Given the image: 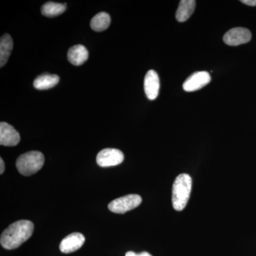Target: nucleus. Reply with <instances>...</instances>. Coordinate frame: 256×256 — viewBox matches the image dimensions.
Segmentation results:
<instances>
[{"mask_svg":"<svg viewBox=\"0 0 256 256\" xmlns=\"http://www.w3.org/2000/svg\"><path fill=\"white\" fill-rule=\"evenodd\" d=\"M34 228V224L28 220H20L12 224L2 234V246L8 250L18 248L32 236Z\"/></svg>","mask_w":256,"mask_h":256,"instance_id":"obj_1","label":"nucleus"},{"mask_svg":"<svg viewBox=\"0 0 256 256\" xmlns=\"http://www.w3.org/2000/svg\"><path fill=\"white\" fill-rule=\"evenodd\" d=\"M192 180L188 174L178 175L172 186V205L175 210H182L188 204L191 194Z\"/></svg>","mask_w":256,"mask_h":256,"instance_id":"obj_2","label":"nucleus"},{"mask_svg":"<svg viewBox=\"0 0 256 256\" xmlns=\"http://www.w3.org/2000/svg\"><path fill=\"white\" fill-rule=\"evenodd\" d=\"M44 156L38 151H30L22 154L16 161L18 172L24 176H31L42 169Z\"/></svg>","mask_w":256,"mask_h":256,"instance_id":"obj_3","label":"nucleus"},{"mask_svg":"<svg viewBox=\"0 0 256 256\" xmlns=\"http://www.w3.org/2000/svg\"><path fill=\"white\" fill-rule=\"evenodd\" d=\"M142 202V198L138 194H129L116 198L108 204L110 212L116 214H124L136 208Z\"/></svg>","mask_w":256,"mask_h":256,"instance_id":"obj_4","label":"nucleus"},{"mask_svg":"<svg viewBox=\"0 0 256 256\" xmlns=\"http://www.w3.org/2000/svg\"><path fill=\"white\" fill-rule=\"evenodd\" d=\"M124 160V154L120 150L114 148H106L99 152L96 156V162L102 168L116 166Z\"/></svg>","mask_w":256,"mask_h":256,"instance_id":"obj_5","label":"nucleus"},{"mask_svg":"<svg viewBox=\"0 0 256 256\" xmlns=\"http://www.w3.org/2000/svg\"><path fill=\"white\" fill-rule=\"evenodd\" d=\"M252 33L248 28H232L224 34V42L229 46H238L250 42Z\"/></svg>","mask_w":256,"mask_h":256,"instance_id":"obj_6","label":"nucleus"},{"mask_svg":"<svg viewBox=\"0 0 256 256\" xmlns=\"http://www.w3.org/2000/svg\"><path fill=\"white\" fill-rule=\"evenodd\" d=\"M210 82V74L208 72H195L184 82L183 88L186 92H196L206 86Z\"/></svg>","mask_w":256,"mask_h":256,"instance_id":"obj_7","label":"nucleus"},{"mask_svg":"<svg viewBox=\"0 0 256 256\" xmlns=\"http://www.w3.org/2000/svg\"><path fill=\"white\" fill-rule=\"evenodd\" d=\"M20 141V133L11 124L5 122L0 124V144L3 146H16Z\"/></svg>","mask_w":256,"mask_h":256,"instance_id":"obj_8","label":"nucleus"},{"mask_svg":"<svg viewBox=\"0 0 256 256\" xmlns=\"http://www.w3.org/2000/svg\"><path fill=\"white\" fill-rule=\"evenodd\" d=\"M85 240V237L82 234L76 232V233L69 234L60 242V250L64 254H70V252H76L82 246Z\"/></svg>","mask_w":256,"mask_h":256,"instance_id":"obj_9","label":"nucleus"},{"mask_svg":"<svg viewBox=\"0 0 256 256\" xmlns=\"http://www.w3.org/2000/svg\"><path fill=\"white\" fill-rule=\"evenodd\" d=\"M160 78L154 70H150L146 73L144 80V89L146 97L150 100L156 98L159 94Z\"/></svg>","mask_w":256,"mask_h":256,"instance_id":"obj_10","label":"nucleus"},{"mask_svg":"<svg viewBox=\"0 0 256 256\" xmlns=\"http://www.w3.org/2000/svg\"><path fill=\"white\" fill-rule=\"evenodd\" d=\"M88 52L84 45L78 44L72 46L68 50V60L74 66H80L88 58Z\"/></svg>","mask_w":256,"mask_h":256,"instance_id":"obj_11","label":"nucleus"},{"mask_svg":"<svg viewBox=\"0 0 256 256\" xmlns=\"http://www.w3.org/2000/svg\"><path fill=\"white\" fill-rule=\"evenodd\" d=\"M196 6L194 0H182L176 10V18L180 22H186L193 14Z\"/></svg>","mask_w":256,"mask_h":256,"instance_id":"obj_12","label":"nucleus"},{"mask_svg":"<svg viewBox=\"0 0 256 256\" xmlns=\"http://www.w3.org/2000/svg\"><path fill=\"white\" fill-rule=\"evenodd\" d=\"M60 77L57 75L44 74L37 76L34 80V86L38 90H47L54 87L60 82Z\"/></svg>","mask_w":256,"mask_h":256,"instance_id":"obj_13","label":"nucleus"},{"mask_svg":"<svg viewBox=\"0 0 256 256\" xmlns=\"http://www.w3.org/2000/svg\"><path fill=\"white\" fill-rule=\"evenodd\" d=\"M13 48V41L10 34L3 35L0 40V66L3 67L8 62Z\"/></svg>","mask_w":256,"mask_h":256,"instance_id":"obj_14","label":"nucleus"},{"mask_svg":"<svg viewBox=\"0 0 256 256\" xmlns=\"http://www.w3.org/2000/svg\"><path fill=\"white\" fill-rule=\"evenodd\" d=\"M110 15L106 12H100L96 15L90 22L92 30L96 32H102L110 26Z\"/></svg>","mask_w":256,"mask_h":256,"instance_id":"obj_15","label":"nucleus"},{"mask_svg":"<svg viewBox=\"0 0 256 256\" xmlns=\"http://www.w3.org/2000/svg\"><path fill=\"white\" fill-rule=\"evenodd\" d=\"M66 8V5L65 4L48 2L42 6V14L48 18H54L64 13Z\"/></svg>","mask_w":256,"mask_h":256,"instance_id":"obj_16","label":"nucleus"},{"mask_svg":"<svg viewBox=\"0 0 256 256\" xmlns=\"http://www.w3.org/2000/svg\"><path fill=\"white\" fill-rule=\"evenodd\" d=\"M126 256H152L148 252H142L140 254H136L132 252H126Z\"/></svg>","mask_w":256,"mask_h":256,"instance_id":"obj_17","label":"nucleus"},{"mask_svg":"<svg viewBox=\"0 0 256 256\" xmlns=\"http://www.w3.org/2000/svg\"><path fill=\"white\" fill-rule=\"evenodd\" d=\"M240 2L244 4L248 5V6H256V0H242Z\"/></svg>","mask_w":256,"mask_h":256,"instance_id":"obj_18","label":"nucleus"},{"mask_svg":"<svg viewBox=\"0 0 256 256\" xmlns=\"http://www.w3.org/2000/svg\"><path fill=\"white\" fill-rule=\"evenodd\" d=\"M0 165H1V168H0V174H2V173L4 172L5 168L4 162V161H3L2 158L0 159Z\"/></svg>","mask_w":256,"mask_h":256,"instance_id":"obj_19","label":"nucleus"}]
</instances>
